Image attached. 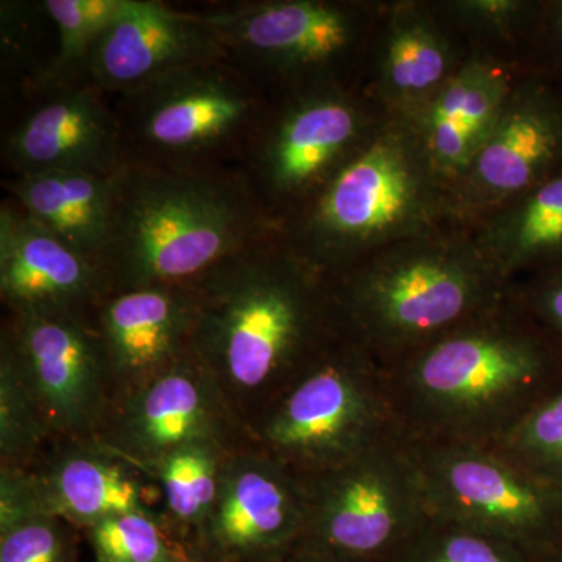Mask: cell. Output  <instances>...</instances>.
I'll use <instances>...</instances> for the list:
<instances>
[{"instance_id": "cell-1", "label": "cell", "mask_w": 562, "mask_h": 562, "mask_svg": "<svg viewBox=\"0 0 562 562\" xmlns=\"http://www.w3.org/2000/svg\"><path fill=\"white\" fill-rule=\"evenodd\" d=\"M384 369L406 438L495 446L561 390L562 347L512 290L497 305Z\"/></svg>"}, {"instance_id": "cell-2", "label": "cell", "mask_w": 562, "mask_h": 562, "mask_svg": "<svg viewBox=\"0 0 562 562\" xmlns=\"http://www.w3.org/2000/svg\"><path fill=\"white\" fill-rule=\"evenodd\" d=\"M191 350L247 430L339 335L330 280L294 247L251 246L192 286Z\"/></svg>"}, {"instance_id": "cell-3", "label": "cell", "mask_w": 562, "mask_h": 562, "mask_svg": "<svg viewBox=\"0 0 562 562\" xmlns=\"http://www.w3.org/2000/svg\"><path fill=\"white\" fill-rule=\"evenodd\" d=\"M328 280L339 331L383 368L497 305L513 286L469 227L394 244Z\"/></svg>"}, {"instance_id": "cell-4", "label": "cell", "mask_w": 562, "mask_h": 562, "mask_svg": "<svg viewBox=\"0 0 562 562\" xmlns=\"http://www.w3.org/2000/svg\"><path fill=\"white\" fill-rule=\"evenodd\" d=\"M461 227L452 188L406 121L384 116L310 201L299 254L327 279L394 244Z\"/></svg>"}, {"instance_id": "cell-5", "label": "cell", "mask_w": 562, "mask_h": 562, "mask_svg": "<svg viewBox=\"0 0 562 562\" xmlns=\"http://www.w3.org/2000/svg\"><path fill=\"white\" fill-rule=\"evenodd\" d=\"M255 232L249 205L227 184L184 173L122 169L113 233L102 261L106 295L194 286L249 249Z\"/></svg>"}, {"instance_id": "cell-6", "label": "cell", "mask_w": 562, "mask_h": 562, "mask_svg": "<svg viewBox=\"0 0 562 562\" xmlns=\"http://www.w3.org/2000/svg\"><path fill=\"white\" fill-rule=\"evenodd\" d=\"M398 432L386 369L342 333L249 425L250 442L299 476L339 468Z\"/></svg>"}, {"instance_id": "cell-7", "label": "cell", "mask_w": 562, "mask_h": 562, "mask_svg": "<svg viewBox=\"0 0 562 562\" xmlns=\"http://www.w3.org/2000/svg\"><path fill=\"white\" fill-rule=\"evenodd\" d=\"M301 479V543L341 560L390 562L430 516L403 432L339 468Z\"/></svg>"}, {"instance_id": "cell-8", "label": "cell", "mask_w": 562, "mask_h": 562, "mask_svg": "<svg viewBox=\"0 0 562 562\" xmlns=\"http://www.w3.org/2000/svg\"><path fill=\"white\" fill-rule=\"evenodd\" d=\"M408 441L431 516L514 543L541 562L560 546L561 487L492 446Z\"/></svg>"}, {"instance_id": "cell-9", "label": "cell", "mask_w": 562, "mask_h": 562, "mask_svg": "<svg viewBox=\"0 0 562 562\" xmlns=\"http://www.w3.org/2000/svg\"><path fill=\"white\" fill-rule=\"evenodd\" d=\"M202 441L239 447L250 438L221 384L190 350L114 401L94 442L149 475L169 453Z\"/></svg>"}, {"instance_id": "cell-10", "label": "cell", "mask_w": 562, "mask_h": 562, "mask_svg": "<svg viewBox=\"0 0 562 562\" xmlns=\"http://www.w3.org/2000/svg\"><path fill=\"white\" fill-rule=\"evenodd\" d=\"M2 341L31 390L52 439L95 441L113 405L98 328L81 314H13Z\"/></svg>"}, {"instance_id": "cell-11", "label": "cell", "mask_w": 562, "mask_h": 562, "mask_svg": "<svg viewBox=\"0 0 562 562\" xmlns=\"http://www.w3.org/2000/svg\"><path fill=\"white\" fill-rule=\"evenodd\" d=\"M305 519L301 476L249 442L222 465L194 547L206 562H280L301 543Z\"/></svg>"}, {"instance_id": "cell-12", "label": "cell", "mask_w": 562, "mask_h": 562, "mask_svg": "<svg viewBox=\"0 0 562 562\" xmlns=\"http://www.w3.org/2000/svg\"><path fill=\"white\" fill-rule=\"evenodd\" d=\"M31 468L0 471V530L33 516L94 527L109 517L151 509L138 469L94 441H58Z\"/></svg>"}, {"instance_id": "cell-13", "label": "cell", "mask_w": 562, "mask_h": 562, "mask_svg": "<svg viewBox=\"0 0 562 562\" xmlns=\"http://www.w3.org/2000/svg\"><path fill=\"white\" fill-rule=\"evenodd\" d=\"M562 165V95L536 77L514 83L490 138L453 184L461 227L508 205Z\"/></svg>"}, {"instance_id": "cell-14", "label": "cell", "mask_w": 562, "mask_h": 562, "mask_svg": "<svg viewBox=\"0 0 562 562\" xmlns=\"http://www.w3.org/2000/svg\"><path fill=\"white\" fill-rule=\"evenodd\" d=\"M380 120L338 90L302 95L265 140L260 168L281 199L314 198L361 149Z\"/></svg>"}, {"instance_id": "cell-15", "label": "cell", "mask_w": 562, "mask_h": 562, "mask_svg": "<svg viewBox=\"0 0 562 562\" xmlns=\"http://www.w3.org/2000/svg\"><path fill=\"white\" fill-rule=\"evenodd\" d=\"M222 54L224 46L201 14L124 0L87 65L101 87L136 92L180 70L211 65Z\"/></svg>"}, {"instance_id": "cell-16", "label": "cell", "mask_w": 562, "mask_h": 562, "mask_svg": "<svg viewBox=\"0 0 562 562\" xmlns=\"http://www.w3.org/2000/svg\"><path fill=\"white\" fill-rule=\"evenodd\" d=\"M202 18L222 46L283 72L327 68L349 54L360 33L357 11L319 0L254 3Z\"/></svg>"}, {"instance_id": "cell-17", "label": "cell", "mask_w": 562, "mask_h": 562, "mask_svg": "<svg viewBox=\"0 0 562 562\" xmlns=\"http://www.w3.org/2000/svg\"><path fill=\"white\" fill-rule=\"evenodd\" d=\"M98 308L113 402L150 382L191 350L192 286L116 292L103 297Z\"/></svg>"}, {"instance_id": "cell-18", "label": "cell", "mask_w": 562, "mask_h": 562, "mask_svg": "<svg viewBox=\"0 0 562 562\" xmlns=\"http://www.w3.org/2000/svg\"><path fill=\"white\" fill-rule=\"evenodd\" d=\"M0 294L13 314H81L105 297L106 283L99 266L66 246L31 214L3 205Z\"/></svg>"}, {"instance_id": "cell-19", "label": "cell", "mask_w": 562, "mask_h": 562, "mask_svg": "<svg viewBox=\"0 0 562 562\" xmlns=\"http://www.w3.org/2000/svg\"><path fill=\"white\" fill-rule=\"evenodd\" d=\"M136 92L140 136L173 154L210 149L231 138L254 109L244 88L211 65L180 70Z\"/></svg>"}, {"instance_id": "cell-20", "label": "cell", "mask_w": 562, "mask_h": 562, "mask_svg": "<svg viewBox=\"0 0 562 562\" xmlns=\"http://www.w3.org/2000/svg\"><path fill=\"white\" fill-rule=\"evenodd\" d=\"M514 83L508 69L491 58H468L430 105L406 121L450 188L490 138Z\"/></svg>"}, {"instance_id": "cell-21", "label": "cell", "mask_w": 562, "mask_h": 562, "mask_svg": "<svg viewBox=\"0 0 562 562\" xmlns=\"http://www.w3.org/2000/svg\"><path fill=\"white\" fill-rule=\"evenodd\" d=\"M9 149L22 176L121 171L116 124L101 101L83 90L65 92L33 111L11 135Z\"/></svg>"}, {"instance_id": "cell-22", "label": "cell", "mask_w": 562, "mask_h": 562, "mask_svg": "<svg viewBox=\"0 0 562 562\" xmlns=\"http://www.w3.org/2000/svg\"><path fill=\"white\" fill-rule=\"evenodd\" d=\"M453 41L420 3L392 7L380 43L376 90L384 116L413 121L449 83L461 63Z\"/></svg>"}, {"instance_id": "cell-23", "label": "cell", "mask_w": 562, "mask_h": 562, "mask_svg": "<svg viewBox=\"0 0 562 562\" xmlns=\"http://www.w3.org/2000/svg\"><path fill=\"white\" fill-rule=\"evenodd\" d=\"M121 172L35 173L22 176L11 190L25 213L102 269L113 233Z\"/></svg>"}, {"instance_id": "cell-24", "label": "cell", "mask_w": 562, "mask_h": 562, "mask_svg": "<svg viewBox=\"0 0 562 562\" xmlns=\"http://www.w3.org/2000/svg\"><path fill=\"white\" fill-rule=\"evenodd\" d=\"M469 228L512 283L561 261L562 165L516 201Z\"/></svg>"}, {"instance_id": "cell-25", "label": "cell", "mask_w": 562, "mask_h": 562, "mask_svg": "<svg viewBox=\"0 0 562 562\" xmlns=\"http://www.w3.org/2000/svg\"><path fill=\"white\" fill-rule=\"evenodd\" d=\"M235 449L216 441L188 443L162 458L147 475L160 484L165 517L183 538L191 535L195 543L216 501L222 465Z\"/></svg>"}, {"instance_id": "cell-26", "label": "cell", "mask_w": 562, "mask_h": 562, "mask_svg": "<svg viewBox=\"0 0 562 562\" xmlns=\"http://www.w3.org/2000/svg\"><path fill=\"white\" fill-rule=\"evenodd\" d=\"M87 532L95 562H206L154 509L117 514Z\"/></svg>"}, {"instance_id": "cell-27", "label": "cell", "mask_w": 562, "mask_h": 562, "mask_svg": "<svg viewBox=\"0 0 562 562\" xmlns=\"http://www.w3.org/2000/svg\"><path fill=\"white\" fill-rule=\"evenodd\" d=\"M52 439L38 405L14 361L10 347H0V471L31 468Z\"/></svg>"}, {"instance_id": "cell-28", "label": "cell", "mask_w": 562, "mask_h": 562, "mask_svg": "<svg viewBox=\"0 0 562 562\" xmlns=\"http://www.w3.org/2000/svg\"><path fill=\"white\" fill-rule=\"evenodd\" d=\"M390 562H541L495 536L428 516Z\"/></svg>"}, {"instance_id": "cell-29", "label": "cell", "mask_w": 562, "mask_h": 562, "mask_svg": "<svg viewBox=\"0 0 562 562\" xmlns=\"http://www.w3.org/2000/svg\"><path fill=\"white\" fill-rule=\"evenodd\" d=\"M492 447L562 490V387Z\"/></svg>"}, {"instance_id": "cell-30", "label": "cell", "mask_w": 562, "mask_h": 562, "mask_svg": "<svg viewBox=\"0 0 562 562\" xmlns=\"http://www.w3.org/2000/svg\"><path fill=\"white\" fill-rule=\"evenodd\" d=\"M122 5L124 0H47L44 9L57 24L60 38L52 72H68L79 63H87L92 47Z\"/></svg>"}, {"instance_id": "cell-31", "label": "cell", "mask_w": 562, "mask_h": 562, "mask_svg": "<svg viewBox=\"0 0 562 562\" xmlns=\"http://www.w3.org/2000/svg\"><path fill=\"white\" fill-rule=\"evenodd\" d=\"M69 524L33 516L0 530V562H74Z\"/></svg>"}, {"instance_id": "cell-32", "label": "cell", "mask_w": 562, "mask_h": 562, "mask_svg": "<svg viewBox=\"0 0 562 562\" xmlns=\"http://www.w3.org/2000/svg\"><path fill=\"white\" fill-rule=\"evenodd\" d=\"M538 3L524 0H458L446 3L454 21L468 31L492 38H509L532 20Z\"/></svg>"}, {"instance_id": "cell-33", "label": "cell", "mask_w": 562, "mask_h": 562, "mask_svg": "<svg viewBox=\"0 0 562 562\" xmlns=\"http://www.w3.org/2000/svg\"><path fill=\"white\" fill-rule=\"evenodd\" d=\"M512 290L525 312L562 347V260L514 281Z\"/></svg>"}, {"instance_id": "cell-34", "label": "cell", "mask_w": 562, "mask_h": 562, "mask_svg": "<svg viewBox=\"0 0 562 562\" xmlns=\"http://www.w3.org/2000/svg\"><path fill=\"white\" fill-rule=\"evenodd\" d=\"M280 562H351L341 560V558L333 557V554L319 552V550L312 549V547L302 546L299 543L294 550L283 561Z\"/></svg>"}, {"instance_id": "cell-35", "label": "cell", "mask_w": 562, "mask_h": 562, "mask_svg": "<svg viewBox=\"0 0 562 562\" xmlns=\"http://www.w3.org/2000/svg\"><path fill=\"white\" fill-rule=\"evenodd\" d=\"M550 20H552L550 25H552L554 43H557L562 55V0L553 3L552 9H550Z\"/></svg>"}, {"instance_id": "cell-36", "label": "cell", "mask_w": 562, "mask_h": 562, "mask_svg": "<svg viewBox=\"0 0 562 562\" xmlns=\"http://www.w3.org/2000/svg\"><path fill=\"white\" fill-rule=\"evenodd\" d=\"M542 562H562V542Z\"/></svg>"}]
</instances>
